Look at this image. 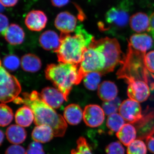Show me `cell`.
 <instances>
[{
    "label": "cell",
    "mask_w": 154,
    "mask_h": 154,
    "mask_svg": "<svg viewBox=\"0 0 154 154\" xmlns=\"http://www.w3.org/2000/svg\"><path fill=\"white\" fill-rule=\"evenodd\" d=\"M133 124L137 131L141 133L138 139L146 140L154 134V108L148 107L142 113L139 120Z\"/></svg>",
    "instance_id": "obj_9"
},
{
    "label": "cell",
    "mask_w": 154,
    "mask_h": 154,
    "mask_svg": "<svg viewBox=\"0 0 154 154\" xmlns=\"http://www.w3.org/2000/svg\"><path fill=\"white\" fill-rule=\"evenodd\" d=\"M14 102L30 107L34 114V124L36 126L49 125L52 128L56 137H62L64 135L67 128L65 119L46 103L38 92L33 91L30 94L23 93L22 97L18 96Z\"/></svg>",
    "instance_id": "obj_1"
},
{
    "label": "cell",
    "mask_w": 154,
    "mask_h": 154,
    "mask_svg": "<svg viewBox=\"0 0 154 154\" xmlns=\"http://www.w3.org/2000/svg\"><path fill=\"white\" fill-rule=\"evenodd\" d=\"M148 149L152 153L154 154V136L151 137L146 140Z\"/></svg>",
    "instance_id": "obj_40"
},
{
    "label": "cell",
    "mask_w": 154,
    "mask_h": 154,
    "mask_svg": "<svg viewBox=\"0 0 154 154\" xmlns=\"http://www.w3.org/2000/svg\"><path fill=\"white\" fill-rule=\"evenodd\" d=\"M21 66L24 71L30 72H38L42 66L40 59L34 54H25L21 60Z\"/></svg>",
    "instance_id": "obj_26"
},
{
    "label": "cell",
    "mask_w": 154,
    "mask_h": 154,
    "mask_svg": "<svg viewBox=\"0 0 154 154\" xmlns=\"http://www.w3.org/2000/svg\"><path fill=\"white\" fill-rule=\"evenodd\" d=\"M105 113L103 109L99 105H88L85 107L83 111V119L88 126L97 127L104 122Z\"/></svg>",
    "instance_id": "obj_11"
},
{
    "label": "cell",
    "mask_w": 154,
    "mask_h": 154,
    "mask_svg": "<svg viewBox=\"0 0 154 154\" xmlns=\"http://www.w3.org/2000/svg\"><path fill=\"white\" fill-rule=\"evenodd\" d=\"M89 47L99 51L105 56L106 64L102 75L113 72L119 63L122 62L125 56L118 40L115 38L105 37L98 40L94 39Z\"/></svg>",
    "instance_id": "obj_5"
},
{
    "label": "cell",
    "mask_w": 154,
    "mask_h": 154,
    "mask_svg": "<svg viewBox=\"0 0 154 154\" xmlns=\"http://www.w3.org/2000/svg\"><path fill=\"white\" fill-rule=\"evenodd\" d=\"M53 5L57 8H61L68 4L69 0H51Z\"/></svg>",
    "instance_id": "obj_39"
},
{
    "label": "cell",
    "mask_w": 154,
    "mask_h": 154,
    "mask_svg": "<svg viewBox=\"0 0 154 154\" xmlns=\"http://www.w3.org/2000/svg\"><path fill=\"white\" fill-rule=\"evenodd\" d=\"M76 18L68 12H61L54 21L56 28L62 33H70L75 31L77 27Z\"/></svg>",
    "instance_id": "obj_13"
},
{
    "label": "cell",
    "mask_w": 154,
    "mask_h": 154,
    "mask_svg": "<svg viewBox=\"0 0 154 154\" xmlns=\"http://www.w3.org/2000/svg\"><path fill=\"white\" fill-rule=\"evenodd\" d=\"M31 135L34 141L40 143L48 142L54 136L52 128L46 125H38L34 128Z\"/></svg>",
    "instance_id": "obj_23"
},
{
    "label": "cell",
    "mask_w": 154,
    "mask_h": 154,
    "mask_svg": "<svg viewBox=\"0 0 154 154\" xmlns=\"http://www.w3.org/2000/svg\"><path fill=\"white\" fill-rule=\"evenodd\" d=\"M77 147L72 150L71 154H93L86 139L80 137L77 141Z\"/></svg>",
    "instance_id": "obj_33"
},
{
    "label": "cell",
    "mask_w": 154,
    "mask_h": 154,
    "mask_svg": "<svg viewBox=\"0 0 154 154\" xmlns=\"http://www.w3.org/2000/svg\"><path fill=\"white\" fill-rule=\"evenodd\" d=\"M148 31L151 34L154 39V12L149 17V26Z\"/></svg>",
    "instance_id": "obj_41"
},
{
    "label": "cell",
    "mask_w": 154,
    "mask_h": 154,
    "mask_svg": "<svg viewBox=\"0 0 154 154\" xmlns=\"http://www.w3.org/2000/svg\"><path fill=\"white\" fill-rule=\"evenodd\" d=\"M39 42L44 49L55 52L60 46V36L53 30H47L41 34Z\"/></svg>",
    "instance_id": "obj_17"
},
{
    "label": "cell",
    "mask_w": 154,
    "mask_h": 154,
    "mask_svg": "<svg viewBox=\"0 0 154 154\" xmlns=\"http://www.w3.org/2000/svg\"><path fill=\"white\" fill-rule=\"evenodd\" d=\"M98 89V96L104 102L113 100L118 94L117 86L110 81L103 82L99 85Z\"/></svg>",
    "instance_id": "obj_19"
},
{
    "label": "cell",
    "mask_w": 154,
    "mask_h": 154,
    "mask_svg": "<svg viewBox=\"0 0 154 154\" xmlns=\"http://www.w3.org/2000/svg\"><path fill=\"white\" fill-rule=\"evenodd\" d=\"M6 134L9 141L16 145L22 143L27 137L26 131L18 125H12L9 126L6 131Z\"/></svg>",
    "instance_id": "obj_24"
},
{
    "label": "cell",
    "mask_w": 154,
    "mask_h": 154,
    "mask_svg": "<svg viewBox=\"0 0 154 154\" xmlns=\"http://www.w3.org/2000/svg\"><path fill=\"white\" fill-rule=\"evenodd\" d=\"M1 140H1V145L2 144V142L3 141V140H4V137H5V135H4V133H3L2 131L1 130Z\"/></svg>",
    "instance_id": "obj_43"
},
{
    "label": "cell",
    "mask_w": 154,
    "mask_h": 154,
    "mask_svg": "<svg viewBox=\"0 0 154 154\" xmlns=\"http://www.w3.org/2000/svg\"><path fill=\"white\" fill-rule=\"evenodd\" d=\"M125 123V119L122 116L117 113L109 115L107 117L106 125L110 131V133L118 132Z\"/></svg>",
    "instance_id": "obj_27"
},
{
    "label": "cell",
    "mask_w": 154,
    "mask_h": 154,
    "mask_svg": "<svg viewBox=\"0 0 154 154\" xmlns=\"http://www.w3.org/2000/svg\"><path fill=\"white\" fill-rule=\"evenodd\" d=\"M137 135V130L133 124L127 123L117 132L116 136L119 141L125 146H128L135 140Z\"/></svg>",
    "instance_id": "obj_21"
},
{
    "label": "cell",
    "mask_w": 154,
    "mask_h": 154,
    "mask_svg": "<svg viewBox=\"0 0 154 154\" xmlns=\"http://www.w3.org/2000/svg\"><path fill=\"white\" fill-rule=\"evenodd\" d=\"M0 100L2 103L14 101L21 93V86L17 78L0 64Z\"/></svg>",
    "instance_id": "obj_6"
},
{
    "label": "cell",
    "mask_w": 154,
    "mask_h": 154,
    "mask_svg": "<svg viewBox=\"0 0 154 154\" xmlns=\"http://www.w3.org/2000/svg\"><path fill=\"white\" fill-rule=\"evenodd\" d=\"M128 96L130 99L138 102L146 101L150 96V88L142 81H134L128 83Z\"/></svg>",
    "instance_id": "obj_12"
},
{
    "label": "cell",
    "mask_w": 154,
    "mask_h": 154,
    "mask_svg": "<svg viewBox=\"0 0 154 154\" xmlns=\"http://www.w3.org/2000/svg\"><path fill=\"white\" fill-rule=\"evenodd\" d=\"M4 36L10 44L18 45L24 41L25 34L23 29L19 25L12 24L9 25Z\"/></svg>",
    "instance_id": "obj_20"
},
{
    "label": "cell",
    "mask_w": 154,
    "mask_h": 154,
    "mask_svg": "<svg viewBox=\"0 0 154 154\" xmlns=\"http://www.w3.org/2000/svg\"><path fill=\"white\" fill-rule=\"evenodd\" d=\"M145 63L149 71L154 73V51H150L145 56Z\"/></svg>",
    "instance_id": "obj_36"
},
{
    "label": "cell",
    "mask_w": 154,
    "mask_h": 154,
    "mask_svg": "<svg viewBox=\"0 0 154 154\" xmlns=\"http://www.w3.org/2000/svg\"><path fill=\"white\" fill-rule=\"evenodd\" d=\"M121 104L120 99L116 97L113 100L104 102L102 104V109L106 115L109 116L116 113L119 110Z\"/></svg>",
    "instance_id": "obj_31"
},
{
    "label": "cell",
    "mask_w": 154,
    "mask_h": 154,
    "mask_svg": "<svg viewBox=\"0 0 154 154\" xmlns=\"http://www.w3.org/2000/svg\"><path fill=\"white\" fill-rule=\"evenodd\" d=\"M1 5L5 7H12L15 6L19 0H0Z\"/></svg>",
    "instance_id": "obj_42"
},
{
    "label": "cell",
    "mask_w": 154,
    "mask_h": 154,
    "mask_svg": "<svg viewBox=\"0 0 154 154\" xmlns=\"http://www.w3.org/2000/svg\"><path fill=\"white\" fill-rule=\"evenodd\" d=\"M106 154H125V150L121 143L113 142L108 144L105 149Z\"/></svg>",
    "instance_id": "obj_34"
},
{
    "label": "cell",
    "mask_w": 154,
    "mask_h": 154,
    "mask_svg": "<svg viewBox=\"0 0 154 154\" xmlns=\"http://www.w3.org/2000/svg\"><path fill=\"white\" fill-rule=\"evenodd\" d=\"M75 32L74 35L61 33L60 46L55 52L60 63L79 65L84 52L94 41L93 35L82 25H78Z\"/></svg>",
    "instance_id": "obj_2"
},
{
    "label": "cell",
    "mask_w": 154,
    "mask_h": 154,
    "mask_svg": "<svg viewBox=\"0 0 154 154\" xmlns=\"http://www.w3.org/2000/svg\"><path fill=\"white\" fill-rule=\"evenodd\" d=\"M128 42L134 49L145 53L153 45L152 37L146 33L134 34L131 36Z\"/></svg>",
    "instance_id": "obj_16"
},
{
    "label": "cell",
    "mask_w": 154,
    "mask_h": 154,
    "mask_svg": "<svg viewBox=\"0 0 154 154\" xmlns=\"http://www.w3.org/2000/svg\"><path fill=\"white\" fill-rule=\"evenodd\" d=\"M5 154H26V151L22 146L15 144L7 149Z\"/></svg>",
    "instance_id": "obj_37"
},
{
    "label": "cell",
    "mask_w": 154,
    "mask_h": 154,
    "mask_svg": "<svg viewBox=\"0 0 154 154\" xmlns=\"http://www.w3.org/2000/svg\"><path fill=\"white\" fill-rule=\"evenodd\" d=\"M40 94L45 102L54 109L59 108L65 100L63 93L54 88H45Z\"/></svg>",
    "instance_id": "obj_15"
},
{
    "label": "cell",
    "mask_w": 154,
    "mask_h": 154,
    "mask_svg": "<svg viewBox=\"0 0 154 154\" xmlns=\"http://www.w3.org/2000/svg\"><path fill=\"white\" fill-rule=\"evenodd\" d=\"M0 31H1V34L3 36H5V33L6 32L8 28L9 20L8 17L5 16L4 14H1L0 16Z\"/></svg>",
    "instance_id": "obj_38"
},
{
    "label": "cell",
    "mask_w": 154,
    "mask_h": 154,
    "mask_svg": "<svg viewBox=\"0 0 154 154\" xmlns=\"http://www.w3.org/2000/svg\"><path fill=\"white\" fill-rule=\"evenodd\" d=\"M146 146L142 140H137L133 141L128 146L127 154H146Z\"/></svg>",
    "instance_id": "obj_30"
},
{
    "label": "cell",
    "mask_w": 154,
    "mask_h": 154,
    "mask_svg": "<svg viewBox=\"0 0 154 154\" xmlns=\"http://www.w3.org/2000/svg\"><path fill=\"white\" fill-rule=\"evenodd\" d=\"M20 63L19 57H17V56L10 54L6 56L4 58L3 64L2 63V64L5 68L11 71H14L18 69Z\"/></svg>",
    "instance_id": "obj_32"
},
{
    "label": "cell",
    "mask_w": 154,
    "mask_h": 154,
    "mask_svg": "<svg viewBox=\"0 0 154 154\" xmlns=\"http://www.w3.org/2000/svg\"><path fill=\"white\" fill-rule=\"evenodd\" d=\"M26 154H45L40 143L34 141L28 146Z\"/></svg>",
    "instance_id": "obj_35"
},
{
    "label": "cell",
    "mask_w": 154,
    "mask_h": 154,
    "mask_svg": "<svg viewBox=\"0 0 154 154\" xmlns=\"http://www.w3.org/2000/svg\"><path fill=\"white\" fill-rule=\"evenodd\" d=\"M45 74L46 79L63 93L66 101L73 86L79 85L84 79L80 72L79 65L68 63L48 65Z\"/></svg>",
    "instance_id": "obj_4"
},
{
    "label": "cell",
    "mask_w": 154,
    "mask_h": 154,
    "mask_svg": "<svg viewBox=\"0 0 154 154\" xmlns=\"http://www.w3.org/2000/svg\"><path fill=\"white\" fill-rule=\"evenodd\" d=\"M124 6H117L111 8L106 13L105 21L107 26L103 31L108 30L110 27L116 28H124L129 22L128 9Z\"/></svg>",
    "instance_id": "obj_8"
},
{
    "label": "cell",
    "mask_w": 154,
    "mask_h": 154,
    "mask_svg": "<svg viewBox=\"0 0 154 154\" xmlns=\"http://www.w3.org/2000/svg\"><path fill=\"white\" fill-rule=\"evenodd\" d=\"M14 118V113L9 106L2 103L0 105V125L5 127L11 123Z\"/></svg>",
    "instance_id": "obj_29"
},
{
    "label": "cell",
    "mask_w": 154,
    "mask_h": 154,
    "mask_svg": "<svg viewBox=\"0 0 154 154\" xmlns=\"http://www.w3.org/2000/svg\"><path fill=\"white\" fill-rule=\"evenodd\" d=\"M34 120V116L31 109L24 105L17 110L15 114V120L17 125L22 127L30 126Z\"/></svg>",
    "instance_id": "obj_25"
},
{
    "label": "cell",
    "mask_w": 154,
    "mask_h": 154,
    "mask_svg": "<svg viewBox=\"0 0 154 154\" xmlns=\"http://www.w3.org/2000/svg\"><path fill=\"white\" fill-rule=\"evenodd\" d=\"M101 75L99 72H92L87 74L83 79L84 84L86 88L91 91L96 90L99 88Z\"/></svg>",
    "instance_id": "obj_28"
},
{
    "label": "cell",
    "mask_w": 154,
    "mask_h": 154,
    "mask_svg": "<svg viewBox=\"0 0 154 154\" xmlns=\"http://www.w3.org/2000/svg\"><path fill=\"white\" fill-rule=\"evenodd\" d=\"M63 116L66 121L69 124L76 125L83 118V111L79 105L70 104L65 108Z\"/></svg>",
    "instance_id": "obj_22"
},
{
    "label": "cell",
    "mask_w": 154,
    "mask_h": 154,
    "mask_svg": "<svg viewBox=\"0 0 154 154\" xmlns=\"http://www.w3.org/2000/svg\"><path fill=\"white\" fill-rule=\"evenodd\" d=\"M47 16L44 12L38 10L29 12L25 19V24L29 30L34 31H41L46 26Z\"/></svg>",
    "instance_id": "obj_14"
},
{
    "label": "cell",
    "mask_w": 154,
    "mask_h": 154,
    "mask_svg": "<svg viewBox=\"0 0 154 154\" xmlns=\"http://www.w3.org/2000/svg\"><path fill=\"white\" fill-rule=\"evenodd\" d=\"M131 28L137 33H142L148 30L149 18L145 13L139 12L134 14L129 19Z\"/></svg>",
    "instance_id": "obj_18"
},
{
    "label": "cell",
    "mask_w": 154,
    "mask_h": 154,
    "mask_svg": "<svg viewBox=\"0 0 154 154\" xmlns=\"http://www.w3.org/2000/svg\"><path fill=\"white\" fill-rule=\"evenodd\" d=\"M119 111L125 120L131 124H134L142 116L141 107L139 102L130 99L121 103Z\"/></svg>",
    "instance_id": "obj_10"
},
{
    "label": "cell",
    "mask_w": 154,
    "mask_h": 154,
    "mask_svg": "<svg viewBox=\"0 0 154 154\" xmlns=\"http://www.w3.org/2000/svg\"><path fill=\"white\" fill-rule=\"evenodd\" d=\"M145 53L134 49L129 44L126 56L117 72L119 79H123L128 84L134 81H142L154 89V75L149 71L145 63Z\"/></svg>",
    "instance_id": "obj_3"
},
{
    "label": "cell",
    "mask_w": 154,
    "mask_h": 154,
    "mask_svg": "<svg viewBox=\"0 0 154 154\" xmlns=\"http://www.w3.org/2000/svg\"><path fill=\"white\" fill-rule=\"evenodd\" d=\"M106 60L105 56L99 51L91 47L86 50L79 64L80 72L85 77L92 72H99L101 74L105 68Z\"/></svg>",
    "instance_id": "obj_7"
}]
</instances>
